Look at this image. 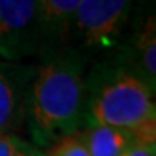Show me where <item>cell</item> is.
Returning <instances> with one entry per match:
<instances>
[{
	"label": "cell",
	"mask_w": 156,
	"mask_h": 156,
	"mask_svg": "<svg viewBox=\"0 0 156 156\" xmlns=\"http://www.w3.org/2000/svg\"><path fill=\"white\" fill-rule=\"evenodd\" d=\"M30 115L43 137L76 132L86 115V86L76 56L54 58L40 70L30 93Z\"/></svg>",
	"instance_id": "6da1fadb"
},
{
	"label": "cell",
	"mask_w": 156,
	"mask_h": 156,
	"mask_svg": "<svg viewBox=\"0 0 156 156\" xmlns=\"http://www.w3.org/2000/svg\"><path fill=\"white\" fill-rule=\"evenodd\" d=\"M97 80L89 101L93 123L127 131L137 144L154 145L156 107L153 91L126 70L108 72Z\"/></svg>",
	"instance_id": "7a4b0ae2"
},
{
	"label": "cell",
	"mask_w": 156,
	"mask_h": 156,
	"mask_svg": "<svg viewBox=\"0 0 156 156\" xmlns=\"http://www.w3.org/2000/svg\"><path fill=\"white\" fill-rule=\"evenodd\" d=\"M41 34L38 0H0V56H27L35 51Z\"/></svg>",
	"instance_id": "3957f363"
},
{
	"label": "cell",
	"mask_w": 156,
	"mask_h": 156,
	"mask_svg": "<svg viewBox=\"0 0 156 156\" xmlns=\"http://www.w3.org/2000/svg\"><path fill=\"white\" fill-rule=\"evenodd\" d=\"M131 0H81L73 26L88 46H112L121 32Z\"/></svg>",
	"instance_id": "277c9868"
},
{
	"label": "cell",
	"mask_w": 156,
	"mask_h": 156,
	"mask_svg": "<svg viewBox=\"0 0 156 156\" xmlns=\"http://www.w3.org/2000/svg\"><path fill=\"white\" fill-rule=\"evenodd\" d=\"M81 136L91 156H123L137 144L127 131L102 124H93Z\"/></svg>",
	"instance_id": "5b68a950"
},
{
	"label": "cell",
	"mask_w": 156,
	"mask_h": 156,
	"mask_svg": "<svg viewBox=\"0 0 156 156\" xmlns=\"http://www.w3.org/2000/svg\"><path fill=\"white\" fill-rule=\"evenodd\" d=\"M134 75L154 93L156 84V27L154 18L147 19L144 29L134 40Z\"/></svg>",
	"instance_id": "8992f818"
},
{
	"label": "cell",
	"mask_w": 156,
	"mask_h": 156,
	"mask_svg": "<svg viewBox=\"0 0 156 156\" xmlns=\"http://www.w3.org/2000/svg\"><path fill=\"white\" fill-rule=\"evenodd\" d=\"M81 0H38L40 21L45 34H61L73 23V16Z\"/></svg>",
	"instance_id": "52a82bcc"
},
{
	"label": "cell",
	"mask_w": 156,
	"mask_h": 156,
	"mask_svg": "<svg viewBox=\"0 0 156 156\" xmlns=\"http://www.w3.org/2000/svg\"><path fill=\"white\" fill-rule=\"evenodd\" d=\"M16 110V88L15 83L0 70V134H3L5 129L10 126Z\"/></svg>",
	"instance_id": "ba28073f"
},
{
	"label": "cell",
	"mask_w": 156,
	"mask_h": 156,
	"mask_svg": "<svg viewBox=\"0 0 156 156\" xmlns=\"http://www.w3.org/2000/svg\"><path fill=\"white\" fill-rule=\"evenodd\" d=\"M43 156H91L80 131L64 136Z\"/></svg>",
	"instance_id": "9c48e42d"
},
{
	"label": "cell",
	"mask_w": 156,
	"mask_h": 156,
	"mask_svg": "<svg viewBox=\"0 0 156 156\" xmlns=\"http://www.w3.org/2000/svg\"><path fill=\"white\" fill-rule=\"evenodd\" d=\"M19 142L21 139L13 136V134H0V156H15Z\"/></svg>",
	"instance_id": "30bf717a"
},
{
	"label": "cell",
	"mask_w": 156,
	"mask_h": 156,
	"mask_svg": "<svg viewBox=\"0 0 156 156\" xmlns=\"http://www.w3.org/2000/svg\"><path fill=\"white\" fill-rule=\"evenodd\" d=\"M123 156H156V145L136 144V145H132Z\"/></svg>",
	"instance_id": "8fae6325"
},
{
	"label": "cell",
	"mask_w": 156,
	"mask_h": 156,
	"mask_svg": "<svg viewBox=\"0 0 156 156\" xmlns=\"http://www.w3.org/2000/svg\"><path fill=\"white\" fill-rule=\"evenodd\" d=\"M15 156H43V153L38 151L34 145H30V144H27V142L21 140L19 145H18V148H16Z\"/></svg>",
	"instance_id": "7c38bea8"
}]
</instances>
